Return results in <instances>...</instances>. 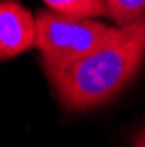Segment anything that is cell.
Returning <instances> with one entry per match:
<instances>
[{
    "mask_svg": "<svg viewBox=\"0 0 145 147\" xmlns=\"http://www.w3.org/2000/svg\"><path fill=\"white\" fill-rule=\"evenodd\" d=\"M37 40V21L17 0H0V56L12 58Z\"/></svg>",
    "mask_w": 145,
    "mask_h": 147,
    "instance_id": "3",
    "label": "cell"
},
{
    "mask_svg": "<svg viewBox=\"0 0 145 147\" xmlns=\"http://www.w3.org/2000/svg\"><path fill=\"white\" fill-rule=\"evenodd\" d=\"M37 21V47L44 65L65 67L74 63L100 46L119 35L121 26H108L91 18H72L54 11H39Z\"/></svg>",
    "mask_w": 145,
    "mask_h": 147,
    "instance_id": "2",
    "label": "cell"
},
{
    "mask_svg": "<svg viewBox=\"0 0 145 147\" xmlns=\"http://www.w3.org/2000/svg\"><path fill=\"white\" fill-rule=\"evenodd\" d=\"M44 2L54 12L72 18H95L108 14L103 0H44Z\"/></svg>",
    "mask_w": 145,
    "mask_h": 147,
    "instance_id": "4",
    "label": "cell"
},
{
    "mask_svg": "<svg viewBox=\"0 0 145 147\" xmlns=\"http://www.w3.org/2000/svg\"><path fill=\"white\" fill-rule=\"evenodd\" d=\"M135 147H145V128L136 135V138H135Z\"/></svg>",
    "mask_w": 145,
    "mask_h": 147,
    "instance_id": "6",
    "label": "cell"
},
{
    "mask_svg": "<svg viewBox=\"0 0 145 147\" xmlns=\"http://www.w3.org/2000/svg\"><path fill=\"white\" fill-rule=\"evenodd\" d=\"M0 60H2V56H0Z\"/></svg>",
    "mask_w": 145,
    "mask_h": 147,
    "instance_id": "7",
    "label": "cell"
},
{
    "mask_svg": "<svg viewBox=\"0 0 145 147\" xmlns=\"http://www.w3.org/2000/svg\"><path fill=\"white\" fill-rule=\"evenodd\" d=\"M117 26H130L145 18V0H103Z\"/></svg>",
    "mask_w": 145,
    "mask_h": 147,
    "instance_id": "5",
    "label": "cell"
},
{
    "mask_svg": "<svg viewBox=\"0 0 145 147\" xmlns=\"http://www.w3.org/2000/svg\"><path fill=\"white\" fill-rule=\"evenodd\" d=\"M145 58V18L121 26L117 37L87 56L65 67L44 70L60 102L72 110H87L107 103L130 84Z\"/></svg>",
    "mask_w": 145,
    "mask_h": 147,
    "instance_id": "1",
    "label": "cell"
}]
</instances>
